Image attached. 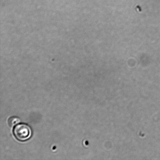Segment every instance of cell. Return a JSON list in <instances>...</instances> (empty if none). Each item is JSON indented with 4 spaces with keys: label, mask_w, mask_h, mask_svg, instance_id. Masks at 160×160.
Returning a JSON list of instances; mask_svg holds the SVG:
<instances>
[{
    "label": "cell",
    "mask_w": 160,
    "mask_h": 160,
    "mask_svg": "<svg viewBox=\"0 0 160 160\" xmlns=\"http://www.w3.org/2000/svg\"><path fill=\"white\" fill-rule=\"evenodd\" d=\"M20 122V119L17 117H11L9 119L8 121L9 125L12 127L18 124Z\"/></svg>",
    "instance_id": "7a4b0ae2"
},
{
    "label": "cell",
    "mask_w": 160,
    "mask_h": 160,
    "mask_svg": "<svg viewBox=\"0 0 160 160\" xmlns=\"http://www.w3.org/2000/svg\"><path fill=\"white\" fill-rule=\"evenodd\" d=\"M13 134L18 140L25 141L31 138L32 131L29 125L21 123L17 125L14 128Z\"/></svg>",
    "instance_id": "6da1fadb"
}]
</instances>
